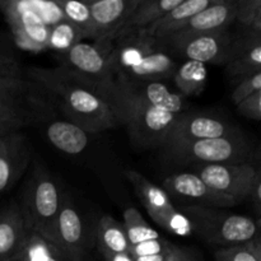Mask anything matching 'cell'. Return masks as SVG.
Listing matches in <instances>:
<instances>
[{
  "instance_id": "1",
  "label": "cell",
  "mask_w": 261,
  "mask_h": 261,
  "mask_svg": "<svg viewBox=\"0 0 261 261\" xmlns=\"http://www.w3.org/2000/svg\"><path fill=\"white\" fill-rule=\"evenodd\" d=\"M51 97L22 65L12 43L0 46V135L55 119Z\"/></svg>"
},
{
  "instance_id": "2",
  "label": "cell",
  "mask_w": 261,
  "mask_h": 261,
  "mask_svg": "<svg viewBox=\"0 0 261 261\" xmlns=\"http://www.w3.org/2000/svg\"><path fill=\"white\" fill-rule=\"evenodd\" d=\"M27 71L51 97L56 111L59 110L66 121L89 134L102 133L117 125L111 110L98 94L63 65L56 68L28 66Z\"/></svg>"
},
{
  "instance_id": "3",
  "label": "cell",
  "mask_w": 261,
  "mask_h": 261,
  "mask_svg": "<svg viewBox=\"0 0 261 261\" xmlns=\"http://www.w3.org/2000/svg\"><path fill=\"white\" fill-rule=\"evenodd\" d=\"M97 94L111 110L117 125L126 127L130 142L139 149L162 147L180 115L121 96L112 89V81L99 88Z\"/></svg>"
},
{
  "instance_id": "4",
  "label": "cell",
  "mask_w": 261,
  "mask_h": 261,
  "mask_svg": "<svg viewBox=\"0 0 261 261\" xmlns=\"http://www.w3.org/2000/svg\"><path fill=\"white\" fill-rule=\"evenodd\" d=\"M178 211L189 219L196 234L208 245L228 247L259 237L260 219L229 213L219 208L182 204Z\"/></svg>"
},
{
  "instance_id": "5",
  "label": "cell",
  "mask_w": 261,
  "mask_h": 261,
  "mask_svg": "<svg viewBox=\"0 0 261 261\" xmlns=\"http://www.w3.org/2000/svg\"><path fill=\"white\" fill-rule=\"evenodd\" d=\"M163 155L177 165H236L252 163V148L244 135L165 143Z\"/></svg>"
},
{
  "instance_id": "6",
  "label": "cell",
  "mask_w": 261,
  "mask_h": 261,
  "mask_svg": "<svg viewBox=\"0 0 261 261\" xmlns=\"http://www.w3.org/2000/svg\"><path fill=\"white\" fill-rule=\"evenodd\" d=\"M61 199L63 193L50 175L43 171H35L19 204L28 228L53 245Z\"/></svg>"
},
{
  "instance_id": "7",
  "label": "cell",
  "mask_w": 261,
  "mask_h": 261,
  "mask_svg": "<svg viewBox=\"0 0 261 261\" xmlns=\"http://www.w3.org/2000/svg\"><path fill=\"white\" fill-rule=\"evenodd\" d=\"M126 177L147 213L161 228L175 236H193V227L189 219L173 205L162 188L154 185L137 171H127Z\"/></svg>"
},
{
  "instance_id": "8",
  "label": "cell",
  "mask_w": 261,
  "mask_h": 261,
  "mask_svg": "<svg viewBox=\"0 0 261 261\" xmlns=\"http://www.w3.org/2000/svg\"><path fill=\"white\" fill-rule=\"evenodd\" d=\"M111 50L112 43L107 41H82L68 53L60 55V65L86 82L97 93L114 78L109 66Z\"/></svg>"
},
{
  "instance_id": "9",
  "label": "cell",
  "mask_w": 261,
  "mask_h": 261,
  "mask_svg": "<svg viewBox=\"0 0 261 261\" xmlns=\"http://www.w3.org/2000/svg\"><path fill=\"white\" fill-rule=\"evenodd\" d=\"M236 33L222 31L203 33L185 40H163L161 42L171 54L201 64L226 66L231 60Z\"/></svg>"
},
{
  "instance_id": "10",
  "label": "cell",
  "mask_w": 261,
  "mask_h": 261,
  "mask_svg": "<svg viewBox=\"0 0 261 261\" xmlns=\"http://www.w3.org/2000/svg\"><path fill=\"white\" fill-rule=\"evenodd\" d=\"M195 173L214 191L233 199L236 204L247 200L261 171L252 163L196 166Z\"/></svg>"
},
{
  "instance_id": "11",
  "label": "cell",
  "mask_w": 261,
  "mask_h": 261,
  "mask_svg": "<svg viewBox=\"0 0 261 261\" xmlns=\"http://www.w3.org/2000/svg\"><path fill=\"white\" fill-rule=\"evenodd\" d=\"M54 245L70 261H89L91 246L87 240L83 219L68 194H63L61 199Z\"/></svg>"
},
{
  "instance_id": "12",
  "label": "cell",
  "mask_w": 261,
  "mask_h": 261,
  "mask_svg": "<svg viewBox=\"0 0 261 261\" xmlns=\"http://www.w3.org/2000/svg\"><path fill=\"white\" fill-rule=\"evenodd\" d=\"M162 189L170 198L190 201L188 205L231 208L237 205L233 199L209 188L195 172H177L163 180Z\"/></svg>"
},
{
  "instance_id": "13",
  "label": "cell",
  "mask_w": 261,
  "mask_h": 261,
  "mask_svg": "<svg viewBox=\"0 0 261 261\" xmlns=\"http://www.w3.org/2000/svg\"><path fill=\"white\" fill-rule=\"evenodd\" d=\"M112 89L132 101L158 107L173 114H182L186 107L185 98L171 91L163 82H138L114 78Z\"/></svg>"
},
{
  "instance_id": "14",
  "label": "cell",
  "mask_w": 261,
  "mask_h": 261,
  "mask_svg": "<svg viewBox=\"0 0 261 261\" xmlns=\"http://www.w3.org/2000/svg\"><path fill=\"white\" fill-rule=\"evenodd\" d=\"M163 43L145 31H134L116 38L112 42L109 66L112 76H120L139 61L161 48Z\"/></svg>"
},
{
  "instance_id": "15",
  "label": "cell",
  "mask_w": 261,
  "mask_h": 261,
  "mask_svg": "<svg viewBox=\"0 0 261 261\" xmlns=\"http://www.w3.org/2000/svg\"><path fill=\"white\" fill-rule=\"evenodd\" d=\"M31 144L22 132L0 135V194L18 182L31 162Z\"/></svg>"
},
{
  "instance_id": "16",
  "label": "cell",
  "mask_w": 261,
  "mask_h": 261,
  "mask_svg": "<svg viewBox=\"0 0 261 261\" xmlns=\"http://www.w3.org/2000/svg\"><path fill=\"white\" fill-rule=\"evenodd\" d=\"M239 134H241V132L224 120L184 111L176 119L165 143L214 139Z\"/></svg>"
},
{
  "instance_id": "17",
  "label": "cell",
  "mask_w": 261,
  "mask_h": 261,
  "mask_svg": "<svg viewBox=\"0 0 261 261\" xmlns=\"http://www.w3.org/2000/svg\"><path fill=\"white\" fill-rule=\"evenodd\" d=\"M140 0H96L88 3L93 24V41L114 42Z\"/></svg>"
},
{
  "instance_id": "18",
  "label": "cell",
  "mask_w": 261,
  "mask_h": 261,
  "mask_svg": "<svg viewBox=\"0 0 261 261\" xmlns=\"http://www.w3.org/2000/svg\"><path fill=\"white\" fill-rule=\"evenodd\" d=\"M233 23L234 0H213L208 8L194 15L178 32L166 40H185L203 33L228 31Z\"/></svg>"
},
{
  "instance_id": "19",
  "label": "cell",
  "mask_w": 261,
  "mask_h": 261,
  "mask_svg": "<svg viewBox=\"0 0 261 261\" xmlns=\"http://www.w3.org/2000/svg\"><path fill=\"white\" fill-rule=\"evenodd\" d=\"M232 81H241L261 71V35L245 32L236 33L231 60L224 66Z\"/></svg>"
},
{
  "instance_id": "20",
  "label": "cell",
  "mask_w": 261,
  "mask_h": 261,
  "mask_svg": "<svg viewBox=\"0 0 261 261\" xmlns=\"http://www.w3.org/2000/svg\"><path fill=\"white\" fill-rule=\"evenodd\" d=\"M28 229L19 204L12 203L0 211V261H14L27 242Z\"/></svg>"
},
{
  "instance_id": "21",
  "label": "cell",
  "mask_w": 261,
  "mask_h": 261,
  "mask_svg": "<svg viewBox=\"0 0 261 261\" xmlns=\"http://www.w3.org/2000/svg\"><path fill=\"white\" fill-rule=\"evenodd\" d=\"M212 3L213 0H182L165 17L147 28L145 32L160 41L166 40L173 33L178 32L194 15L208 8Z\"/></svg>"
},
{
  "instance_id": "22",
  "label": "cell",
  "mask_w": 261,
  "mask_h": 261,
  "mask_svg": "<svg viewBox=\"0 0 261 261\" xmlns=\"http://www.w3.org/2000/svg\"><path fill=\"white\" fill-rule=\"evenodd\" d=\"M89 133L69 121L54 120L46 127L48 142L66 154L75 155L83 152L89 144Z\"/></svg>"
},
{
  "instance_id": "23",
  "label": "cell",
  "mask_w": 261,
  "mask_h": 261,
  "mask_svg": "<svg viewBox=\"0 0 261 261\" xmlns=\"http://www.w3.org/2000/svg\"><path fill=\"white\" fill-rule=\"evenodd\" d=\"M181 2L182 0H140L129 19L119 31L115 40L134 31H145L153 23L165 17L173 8L177 7Z\"/></svg>"
},
{
  "instance_id": "24",
  "label": "cell",
  "mask_w": 261,
  "mask_h": 261,
  "mask_svg": "<svg viewBox=\"0 0 261 261\" xmlns=\"http://www.w3.org/2000/svg\"><path fill=\"white\" fill-rule=\"evenodd\" d=\"M99 254H125L130 251V244L122 222L111 216H103L97 223L94 233Z\"/></svg>"
},
{
  "instance_id": "25",
  "label": "cell",
  "mask_w": 261,
  "mask_h": 261,
  "mask_svg": "<svg viewBox=\"0 0 261 261\" xmlns=\"http://www.w3.org/2000/svg\"><path fill=\"white\" fill-rule=\"evenodd\" d=\"M176 87L182 97L199 96L204 91L206 83V68L198 61L186 60L178 65L173 74Z\"/></svg>"
},
{
  "instance_id": "26",
  "label": "cell",
  "mask_w": 261,
  "mask_h": 261,
  "mask_svg": "<svg viewBox=\"0 0 261 261\" xmlns=\"http://www.w3.org/2000/svg\"><path fill=\"white\" fill-rule=\"evenodd\" d=\"M30 229V228H28ZM14 261H70L58 250L55 245L48 242L40 234L31 231L27 242L19 256Z\"/></svg>"
},
{
  "instance_id": "27",
  "label": "cell",
  "mask_w": 261,
  "mask_h": 261,
  "mask_svg": "<svg viewBox=\"0 0 261 261\" xmlns=\"http://www.w3.org/2000/svg\"><path fill=\"white\" fill-rule=\"evenodd\" d=\"M122 226H124L130 246H135V245H139L142 242L158 240L160 237H162L160 232H157L149 226V223L143 218L142 214L135 208H127L124 212Z\"/></svg>"
},
{
  "instance_id": "28",
  "label": "cell",
  "mask_w": 261,
  "mask_h": 261,
  "mask_svg": "<svg viewBox=\"0 0 261 261\" xmlns=\"http://www.w3.org/2000/svg\"><path fill=\"white\" fill-rule=\"evenodd\" d=\"M64 17L83 35L84 40L93 41V24H92L91 10L87 2L75 0H59Z\"/></svg>"
},
{
  "instance_id": "29",
  "label": "cell",
  "mask_w": 261,
  "mask_h": 261,
  "mask_svg": "<svg viewBox=\"0 0 261 261\" xmlns=\"http://www.w3.org/2000/svg\"><path fill=\"white\" fill-rule=\"evenodd\" d=\"M84 40L83 35L68 20L58 23L50 27L47 40V50L58 53L59 56L68 53L73 46Z\"/></svg>"
},
{
  "instance_id": "30",
  "label": "cell",
  "mask_w": 261,
  "mask_h": 261,
  "mask_svg": "<svg viewBox=\"0 0 261 261\" xmlns=\"http://www.w3.org/2000/svg\"><path fill=\"white\" fill-rule=\"evenodd\" d=\"M234 22L245 32L261 35V0H234Z\"/></svg>"
},
{
  "instance_id": "31",
  "label": "cell",
  "mask_w": 261,
  "mask_h": 261,
  "mask_svg": "<svg viewBox=\"0 0 261 261\" xmlns=\"http://www.w3.org/2000/svg\"><path fill=\"white\" fill-rule=\"evenodd\" d=\"M214 256L217 261H261L260 237L245 244L219 247Z\"/></svg>"
},
{
  "instance_id": "32",
  "label": "cell",
  "mask_w": 261,
  "mask_h": 261,
  "mask_svg": "<svg viewBox=\"0 0 261 261\" xmlns=\"http://www.w3.org/2000/svg\"><path fill=\"white\" fill-rule=\"evenodd\" d=\"M30 7L48 28L65 20L59 0H28Z\"/></svg>"
},
{
  "instance_id": "33",
  "label": "cell",
  "mask_w": 261,
  "mask_h": 261,
  "mask_svg": "<svg viewBox=\"0 0 261 261\" xmlns=\"http://www.w3.org/2000/svg\"><path fill=\"white\" fill-rule=\"evenodd\" d=\"M259 91H261V71L237 82L231 94V99L234 105H239Z\"/></svg>"
},
{
  "instance_id": "34",
  "label": "cell",
  "mask_w": 261,
  "mask_h": 261,
  "mask_svg": "<svg viewBox=\"0 0 261 261\" xmlns=\"http://www.w3.org/2000/svg\"><path fill=\"white\" fill-rule=\"evenodd\" d=\"M237 112L246 119L260 121L261 120V91L256 92L249 98L242 101L241 103L236 105Z\"/></svg>"
},
{
  "instance_id": "35",
  "label": "cell",
  "mask_w": 261,
  "mask_h": 261,
  "mask_svg": "<svg viewBox=\"0 0 261 261\" xmlns=\"http://www.w3.org/2000/svg\"><path fill=\"white\" fill-rule=\"evenodd\" d=\"M163 261H198L189 250L166 240L165 260Z\"/></svg>"
},
{
  "instance_id": "36",
  "label": "cell",
  "mask_w": 261,
  "mask_h": 261,
  "mask_svg": "<svg viewBox=\"0 0 261 261\" xmlns=\"http://www.w3.org/2000/svg\"><path fill=\"white\" fill-rule=\"evenodd\" d=\"M250 201H251L252 206H254L255 212H256V216L257 219H259L260 216V212H261V176L255 180L254 185H252L251 191L249 194V198Z\"/></svg>"
},
{
  "instance_id": "37",
  "label": "cell",
  "mask_w": 261,
  "mask_h": 261,
  "mask_svg": "<svg viewBox=\"0 0 261 261\" xmlns=\"http://www.w3.org/2000/svg\"><path fill=\"white\" fill-rule=\"evenodd\" d=\"M105 261H134L130 252L125 254H101Z\"/></svg>"
},
{
  "instance_id": "38",
  "label": "cell",
  "mask_w": 261,
  "mask_h": 261,
  "mask_svg": "<svg viewBox=\"0 0 261 261\" xmlns=\"http://www.w3.org/2000/svg\"><path fill=\"white\" fill-rule=\"evenodd\" d=\"M134 259V257H133ZM165 260V251L162 254H155V255H148V256L142 257H135L134 261H163Z\"/></svg>"
},
{
  "instance_id": "39",
  "label": "cell",
  "mask_w": 261,
  "mask_h": 261,
  "mask_svg": "<svg viewBox=\"0 0 261 261\" xmlns=\"http://www.w3.org/2000/svg\"><path fill=\"white\" fill-rule=\"evenodd\" d=\"M12 43L9 41V38L4 35V33H0V46H4V45H9Z\"/></svg>"
}]
</instances>
